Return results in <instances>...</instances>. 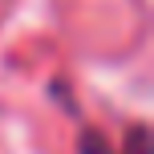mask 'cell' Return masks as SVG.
I'll list each match as a JSON object with an SVG mask.
<instances>
[{"label": "cell", "mask_w": 154, "mask_h": 154, "mask_svg": "<svg viewBox=\"0 0 154 154\" xmlns=\"http://www.w3.org/2000/svg\"><path fill=\"white\" fill-rule=\"evenodd\" d=\"M122 154H150V130L146 126H134L130 134H126V142H122Z\"/></svg>", "instance_id": "obj_1"}, {"label": "cell", "mask_w": 154, "mask_h": 154, "mask_svg": "<svg viewBox=\"0 0 154 154\" xmlns=\"http://www.w3.org/2000/svg\"><path fill=\"white\" fill-rule=\"evenodd\" d=\"M77 150H81V154H109L106 138H101L97 130H85V134H81V142H77Z\"/></svg>", "instance_id": "obj_2"}]
</instances>
